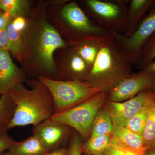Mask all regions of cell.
<instances>
[{"label":"cell","mask_w":155,"mask_h":155,"mask_svg":"<svg viewBox=\"0 0 155 155\" xmlns=\"http://www.w3.org/2000/svg\"><path fill=\"white\" fill-rule=\"evenodd\" d=\"M99 155H104V153L102 154Z\"/></svg>","instance_id":"d590c367"},{"label":"cell","mask_w":155,"mask_h":155,"mask_svg":"<svg viewBox=\"0 0 155 155\" xmlns=\"http://www.w3.org/2000/svg\"><path fill=\"white\" fill-rule=\"evenodd\" d=\"M102 39L103 38H97L96 41H94L91 43L81 46L78 50V54L91 67L95 61Z\"/></svg>","instance_id":"603a6c76"},{"label":"cell","mask_w":155,"mask_h":155,"mask_svg":"<svg viewBox=\"0 0 155 155\" xmlns=\"http://www.w3.org/2000/svg\"><path fill=\"white\" fill-rule=\"evenodd\" d=\"M144 150H136L123 145L111 136L104 155H143Z\"/></svg>","instance_id":"cb8c5ba5"},{"label":"cell","mask_w":155,"mask_h":155,"mask_svg":"<svg viewBox=\"0 0 155 155\" xmlns=\"http://www.w3.org/2000/svg\"><path fill=\"white\" fill-rule=\"evenodd\" d=\"M39 81L51 94L54 104V114L75 107L100 93L102 90L90 82L78 79L63 81L41 76Z\"/></svg>","instance_id":"7a4b0ae2"},{"label":"cell","mask_w":155,"mask_h":155,"mask_svg":"<svg viewBox=\"0 0 155 155\" xmlns=\"http://www.w3.org/2000/svg\"><path fill=\"white\" fill-rule=\"evenodd\" d=\"M24 75L14 64L10 53L0 49V94L9 92L23 84Z\"/></svg>","instance_id":"9c48e42d"},{"label":"cell","mask_w":155,"mask_h":155,"mask_svg":"<svg viewBox=\"0 0 155 155\" xmlns=\"http://www.w3.org/2000/svg\"><path fill=\"white\" fill-rule=\"evenodd\" d=\"M44 155H69V149L62 148L59 149L48 153Z\"/></svg>","instance_id":"4dcf8cb0"},{"label":"cell","mask_w":155,"mask_h":155,"mask_svg":"<svg viewBox=\"0 0 155 155\" xmlns=\"http://www.w3.org/2000/svg\"><path fill=\"white\" fill-rule=\"evenodd\" d=\"M8 151L11 155H44L48 153L33 135L22 141L14 142Z\"/></svg>","instance_id":"4fadbf2b"},{"label":"cell","mask_w":155,"mask_h":155,"mask_svg":"<svg viewBox=\"0 0 155 155\" xmlns=\"http://www.w3.org/2000/svg\"><path fill=\"white\" fill-rule=\"evenodd\" d=\"M2 155H11L9 153L8 151H6V152L4 153Z\"/></svg>","instance_id":"e575fe53"},{"label":"cell","mask_w":155,"mask_h":155,"mask_svg":"<svg viewBox=\"0 0 155 155\" xmlns=\"http://www.w3.org/2000/svg\"><path fill=\"white\" fill-rule=\"evenodd\" d=\"M11 24L15 30L20 32L25 29L26 26V21L22 16H20L14 18Z\"/></svg>","instance_id":"83f0119b"},{"label":"cell","mask_w":155,"mask_h":155,"mask_svg":"<svg viewBox=\"0 0 155 155\" xmlns=\"http://www.w3.org/2000/svg\"><path fill=\"white\" fill-rule=\"evenodd\" d=\"M69 127L68 125L51 119L33 126L32 135L39 141L47 153L62 148Z\"/></svg>","instance_id":"5b68a950"},{"label":"cell","mask_w":155,"mask_h":155,"mask_svg":"<svg viewBox=\"0 0 155 155\" xmlns=\"http://www.w3.org/2000/svg\"><path fill=\"white\" fill-rule=\"evenodd\" d=\"M15 110V105L8 93L0 97V134L6 133Z\"/></svg>","instance_id":"5bb4252c"},{"label":"cell","mask_w":155,"mask_h":155,"mask_svg":"<svg viewBox=\"0 0 155 155\" xmlns=\"http://www.w3.org/2000/svg\"><path fill=\"white\" fill-rule=\"evenodd\" d=\"M66 45L58 31L49 25L43 26L37 47L38 59L42 67L51 72L55 70L53 54L58 49Z\"/></svg>","instance_id":"8992f818"},{"label":"cell","mask_w":155,"mask_h":155,"mask_svg":"<svg viewBox=\"0 0 155 155\" xmlns=\"http://www.w3.org/2000/svg\"><path fill=\"white\" fill-rule=\"evenodd\" d=\"M29 3L25 0H0V10L5 12L13 19L26 12Z\"/></svg>","instance_id":"d6986e66"},{"label":"cell","mask_w":155,"mask_h":155,"mask_svg":"<svg viewBox=\"0 0 155 155\" xmlns=\"http://www.w3.org/2000/svg\"><path fill=\"white\" fill-rule=\"evenodd\" d=\"M14 142L7 132L0 134V155L8 151Z\"/></svg>","instance_id":"484cf974"},{"label":"cell","mask_w":155,"mask_h":155,"mask_svg":"<svg viewBox=\"0 0 155 155\" xmlns=\"http://www.w3.org/2000/svg\"><path fill=\"white\" fill-rule=\"evenodd\" d=\"M142 137L144 148L155 142V95L149 111Z\"/></svg>","instance_id":"ffe728a7"},{"label":"cell","mask_w":155,"mask_h":155,"mask_svg":"<svg viewBox=\"0 0 155 155\" xmlns=\"http://www.w3.org/2000/svg\"><path fill=\"white\" fill-rule=\"evenodd\" d=\"M155 4L154 0H133L130 4V14L135 25L146 12Z\"/></svg>","instance_id":"7402d4cb"},{"label":"cell","mask_w":155,"mask_h":155,"mask_svg":"<svg viewBox=\"0 0 155 155\" xmlns=\"http://www.w3.org/2000/svg\"><path fill=\"white\" fill-rule=\"evenodd\" d=\"M155 32V4L148 13L141 19L138 26L130 36L123 38L116 36L118 43L125 51L132 54V60L138 62L145 43Z\"/></svg>","instance_id":"277c9868"},{"label":"cell","mask_w":155,"mask_h":155,"mask_svg":"<svg viewBox=\"0 0 155 155\" xmlns=\"http://www.w3.org/2000/svg\"><path fill=\"white\" fill-rule=\"evenodd\" d=\"M149 90L142 91L125 101L111 102L108 111L113 123L125 126L128 120L144 105Z\"/></svg>","instance_id":"ba28073f"},{"label":"cell","mask_w":155,"mask_h":155,"mask_svg":"<svg viewBox=\"0 0 155 155\" xmlns=\"http://www.w3.org/2000/svg\"><path fill=\"white\" fill-rule=\"evenodd\" d=\"M82 145L80 138L78 136H75L71 141L69 147V155H82Z\"/></svg>","instance_id":"4316f807"},{"label":"cell","mask_w":155,"mask_h":155,"mask_svg":"<svg viewBox=\"0 0 155 155\" xmlns=\"http://www.w3.org/2000/svg\"><path fill=\"white\" fill-rule=\"evenodd\" d=\"M7 29L9 34L8 41L6 46L1 49L7 50L20 62L22 61L24 48L20 32L14 29L11 23L8 26Z\"/></svg>","instance_id":"ac0fdd59"},{"label":"cell","mask_w":155,"mask_h":155,"mask_svg":"<svg viewBox=\"0 0 155 155\" xmlns=\"http://www.w3.org/2000/svg\"><path fill=\"white\" fill-rule=\"evenodd\" d=\"M88 66L89 65L78 54L72 56L70 61V67L71 70L77 74L86 71L88 69Z\"/></svg>","instance_id":"d4e9b609"},{"label":"cell","mask_w":155,"mask_h":155,"mask_svg":"<svg viewBox=\"0 0 155 155\" xmlns=\"http://www.w3.org/2000/svg\"><path fill=\"white\" fill-rule=\"evenodd\" d=\"M155 95V92L152 89L149 90L144 105L128 120L125 125V127L134 133L143 136L147 117Z\"/></svg>","instance_id":"7c38bea8"},{"label":"cell","mask_w":155,"mask_h":155,"mask_svg":"<svg viewBox=\"0 0 155 155\" xmlns=\"http://www.w3.org/2000/svg\"><path fill=\"white\" fill-rule=\"evenodd\" d=\"M9 40V34L7 28H0V49L5 47Z\"/></svg>","instance_id":"f546056e"},{"label":"cell","mask_w":155,"mask_h":155,"mask_svg":"<svg viewBox=\"0 0 155 155\" xmlns=\"http://www.w3.org/2000/svg\"><path fill=\"white\" fill-rule=\"evenodd\" d=\"M87 3L94 13L104 19L113 20L120 15L121 10L119 6L114 3L88 0Z\"/></svg>","instance_id":"2e32d148"},{"label":"cell","mask_w":155,"mask_h":155,"mask_svg":"<svg viewBox=\"0 0 155 155\" xmlns=\"http://www.w3.org/2000/svg\"><path fill=\"white\" fill-rule=\"evenodd\" d=\"M112 137L125 146L136 150H144L143 138L125 126L114 124Z\"/></svg>","instance_id":"8fae6325"},{"label":"cell","mask_w":155,"mask_h":155,"mask_svg":"<svg viewBox=\"0 0 155 155\" xmlns=\"http://www.w3.org/2000/svg\"><path fill=\"white\" fill-rule=\"evenodd\" d=\"M114 125L108 110L98 112L92 125L90 137L112 134Z\"/></svg>","instance_id":"9a60e30c"},{"label":"cell","mask_w":155,"mask_h":155,"mask_svg":"<svg viewBox=\"0 0 155 155\" xmlns=\"http://www.w3.org/2000/svg\"><path fill=\"white\" fill-rule=\"evenodd\" d=\"M106 97L104 92L100 93L75 107L54 114L51 118L74 128L83 138H87L90 136L93 123Z\"/></svg>","instance_id":"3957f363"},{"label":"cell","mask_w":155,"mask_h":155,"mask_svg":"<svg viewBox=\"0 0 155 155\" xmlns=\"http://www.w3.org/2000/svg\"><path fill=\"white\" fill-rule=\"evenodd\" d=\"M155 58V32L145 43L141 51L139 68L143 69Z\"/></svg>","instance_id":"44dd1931"},{"label":"cell","mask_w":155,"mask_h":155,"mask_svg":"<svg viewBox=\"0 0 155 155\" xmlns=\"http://www.w3.org/2000/svg\"><path fill=\"white\" fill-rule=\"evenodd\" d=\"M155 76L143 70L138 74L120 81L112 90V101L119 102L130 99L139 93L152 89Z\"/></svg>","instance_id":"52a82bcc"},{"label":"cell","mask_w":155,"mask_h":155,"mask_svg":"<svg viewBox=\"0 0 155 155\" xmlns=\"http://www.w3.org/2000/svg\"><path fill=\"white\" fill-rule=\"evenodd\" d=\"M143 70H145L151 75L155 76V62L153 61Z\"/></svg>","instance_id":"d6a6232c"},{"label":"cell","mask_w":155,"mask_h":155,"mask_svg":"<svg viewBox=\"0 0 155 155\" xmlns=\"http://www.w3.org/2000/svg\"><path fill=\"white\" fill-rule=\"evenodd\" d=\"M63 17L73 28L84 33L98 34L101 28L94 25L76 3H69L62 10Z\"/></svg>","instance_id":"30bf717a"},{"label":"cell","mask_w":155,"mask_h":155,"mask_svg":"<svg viewBox=\"0 0 155 155\" xmlns=\"http://www.w3.org/2000/svg\"><path fill=\"white\" fill-rule=\"evenodd\" d=\"M111 138V134L90 137L82 145L81 152L86 155H99L104 153Z\"/></svg>","instance_id":"e0dca14e"},{"label":"cell","mask_w":155,"mask_h":155,"mask_svg":"<svg viewBox=\"0 0 155 155\" xmlns=\"http://www.w3.org/2000/svg\"><path fill=\"white\" fill-rule=\"evenodd\" d=\"M155 92V79L154 81L153 85V88L152 89Z\"/></svg>","instance_id":"836d02e7"},{"label":"cell","mask_w":155,"mask_h":155,"mask_svg":"<svg viewBox=\"0 0 155 155\" xmlns=\"http://www.w3.org/2000/svg\"><path fill=\"white\" fill-rule=\"evenodd\" d=\"M13 18L5 12L0 10V28H8L12 22Z\"/></svg>","instance_id":"f1b7e54d"},{"label":"cell","mask_w":155,"mask_h":155,"mask_svg":"<svg viewBox=\"0 0 155 155\" xmlns=\"http://www.w3.org/2000/svg\"><path fill=\"white\" fill-rule=\"evenodd\" d=\"M32 85V88L28 89L22 84L8 93L15 105L9 130L19 126H35L54 114V100L47 87L39 80Z\"/></svg>","instance_id":"6da1fadb"},{"label":"cell","mask_w":155,"mask_h":155,"mask_svg":"<svg viewBox=\"0 0 155 155\" xmlns=\"http://www.w3.org/2000/svg\"><path fill=\"white\" fill-rule=\"evenodd\" d=\"M143 155H155V142L145 147Z\"/></svg>","instance_id":"1f68e13d"}]
</instances>
